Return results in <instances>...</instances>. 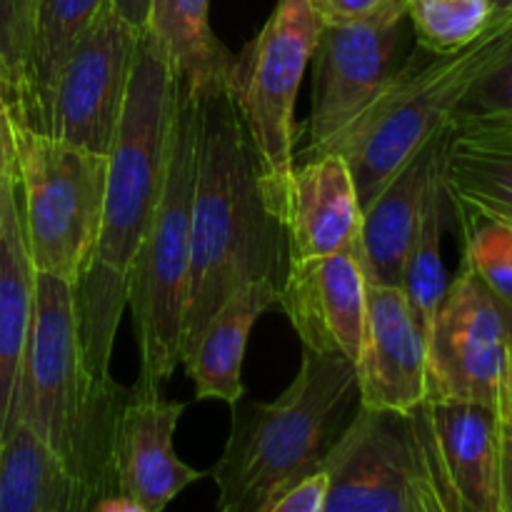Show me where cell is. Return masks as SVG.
I'll return each mask as SVG.
<instances>
[{
  "label": "cell",
  "instance_id": "f35d334b",
  "mask_svg": "<svg viewBox=\"0 0 512 512\" xmlns=\"http://www.w3.org/2000/svg\"><path fill=\"white\" fill-rule=\"evenodd\" d=\"M10 178H0V198H3V188H5V183H8Z\"/></svg>",
  "mask_w": 512,
  "mask_h": 512
},
{
  "label": "cell",
  "instance_id": "52a82bcc",
  "mask_svg": "<svg viewBox=\"0 0 512 512\" xmlns=\"http://www.w3.org/2000/svg\"><path fill=\"white\" fill-rule=\"evenodd\" d=\"M320 30L323 18L310 0H278L228 75V95L258 160L263 200L283 225L295 170V100Z\"/></svg>",
  "mask_w": 512,
  "mask_h": 512
},
{
  "label": "cell",
  "instance_id": "cb8c5ba5",
  "mask_svg": "<svg viewBox=\"0 0 512 512\" xmlns=\"http://www.w3.org/2000/svg\"><path fill=\"white\" fill-rule=\"evenodd\" d=\"M443 180L450 198L512 220V143H478L450 135Z\"/></svg>",
  "mask_w": 512,
  "mask_h": 512
},
{
  "label": "cell",
  "instance_id": "83f0119b",
  "mask_svg": "<svg viewBox=\"0 0 512 512\" xmlns=\"http://www.w3.org/2000/svg\"><path fill=\"white\" fill-rule=\"evenodd\" d=\"M415 43L443 55L473 43L495 20L493 0H405Z\"/></svg>",
  "mask_w": 512,
  "mask_h": 512
},
{
  "label": "cell",
  "instance_id": "8fae6325",
  "mask_svg": "<svg viewBox=\"0 0 512 512\" xmlns=\"http://www.w3.org/2000/svg\"><path fill=\"white\" fill-rule=\"evenodd\" d=\"M140 35L108 3L65 58L43 133L90 153H110L123 118Z\"/></svg>",
  "mask_w": 512,
  "mask_h": 512
},
{
  "label": "cell",
  "instance_id": "8992f818",
  "mask_svg": "<svg viewBox=\"0 0 512 512\" xmlns=\"http://www.w3.org/2000/svg\"><path fill=\"white\" fill-rule=\"evenodd\" d=\"M198 170V100L178 88L160 200L130 268L128 305L138 335L133 390L163 395L180 363L190 285V230Z\"/></svg>",
  "mask_w": 512,
  "mask_h": 512
},
{
  "label": "cell",
  "instance_id": "f1b7e54d",
  "mask_svg": "<svg viewBox=\"0 0 512 512\" xmlns=\"http://www.w3.org/2000/svg\"><path fill=\"white\" fill-rule=\"evenodd\" d=\"M33 10L35 0H0V85L18 123H25Z\"/></svg>",
  "mask_w": 512,
  "mask_h": 512
},
{
  "label": "cell",
  "instance_id": "ba28073f",
  "mask_svg": "<svg viewBox=\"0 0 512 512\" xmlns=\"http://www.w3.org/2000/svg\"><path fill=\"white\" fill-rule=\"evenodd\" d=\"M13 135L20 215L35 273L75 285L98 243L108 155L90 153L15 118Z\"/></svg>",
  "mask_w": 512,
  "mask_h": 512
},
{
  "label": "cell",
  "instance_id": "4dcf8cb0",
  "mask_svg": "<svg viewBox=\"0 0 512 512\" xmlns=\"http://www.w3.org/2000/svg\"><path fill=\"white\" fill-rule=\"evenodd\" d=\"M325 493H328V473L318 470L280 493L263 512H323Z\"/></svg>",
  "mask_w": 512,
  "mask_h": 512
},
{
  "label": "cell",
  "instance_id": "e575fe53",
  "mask_svg": "<svg viewBox=\"0 0 512 512\" xmlns=\"http://www.w3.org/2000/svg\"><path fill=\"white\" fill-rule=\"evenodd\" d=\"M0 178H15V135L10 113H0Z\"/></svg>",
  "mask_w": 512,
  "mask_h": 512
},
{
  "label": "cell",
  "instance_id": "3957f363",
  "mask_svg": "<svg viewBox=\"0 0 512 512\" xmlns=\"http://www.w3.org/2000/svg\"><path fill=\"white\" fill-rule=\"evenodd\" d=\"M125 393L118 383L98 388L85 370L73 283L35 273L33 315L8 420L28 425L68 463L90 508L118 493L113 433Z\"/></svg>",
  "mask_w": 512,
  "mask_h": 512
},
{
  "label": "cell",
  "instance_id": "6da1fadb",
  "mask_svg": "<svg viewBox=\"0 0 512 512\" xmlns=\"http://www.w3.org/2000/svg\"><path fill=\"white\" fill-rule=\"evenodd\" d=\"M178 83L163 48L143 33L135 53L123 118L108 153L103 220L88 268L75 288L80 348L90 380L113 385L110 355L128 305L130 268L160 200Z\"/></svg>",
  "mask_w": 512,
  "mask_h": 512
},
{
  "label": "cell",
  "instance_id": "d4e9b609",
  "mask_svg": "<svg viewBox=\"0 0 512 512\" xmlns=\"http://www.w3.org/2000/svg\"><path fill=\"white\" fill-rule=\"evenodd\" d=\"M443 160H440L433 178H430L423 215H420L418 230H415L413 245H410L408 260H405L403 283H400V288L408 295L410 305H413L415 315H418L420 325H423L425 335L433 328V320L438 315L440 303H443L445 290H448L443 250H440V243H443L445 200H448V190H445L443 180Z\"/></svg>",
  "mask_w": 512,
  "mask_h": 512
},
{
  "label": "cell",
  "instance_id": "30bf717a",
  "mask_svg": "<svg viewBox=\"0 0 512 512\" xmlns=\"http://www.w3.org/2000/svg\"><path fill=\"white\" fill-rule=\"evenodd\" d=\"M512 398V308L478 275L448 285L428 333V400L498 408Z\"/></svg>",
  "mask_w": 512,
  "mask_h": 512
},
{
  "label": "cell",
  "instance_id": "ab89813d",
  "mask_svg": "<svg viewBox=\"0 0 512 512\" xmlns=\"http://www.w3.org/2000/svg\"><path fill=\"white\" fill-rule=\"evenodd\" d=\"M310 3H313V0H310Z\"/></svg>",
  "mask_w": 512,
  "mask_h": 512
},
{
  "label": "cell",
  "instance_id": "8d00e7d4",
  "mask_svg": "<svg viewBox=\"0 0 512 512\" xmlns=\"http://www.w3.org/2000/svg\"><path fill=\"white\" fill-rule=\"evenodd\" d=\"M0 113H10V115H13V110H10V100H8V95H5L3 85H0Z\"/></svg>",
  "mask_w": 512,
  "mask_h": 512
},
{
  "label": "cell",
  "instance_id": "e0dca14e",
  "mask_svg": "<svg viewBox=\"0 0 512 512\" xmlns=\"http://www.w3.org/2000/svg\"><path fill=\"white\" fill-rule=\"evenodd\" d=\"M450 140V125L413 155L395 178L363 208L360 230V265L368 285L403 283L405 260L423 215L430 178L443 160Z\"/></svg>",
  "mask_w": 512,
  "mask_h": 512
},
{
  "label": "cell",
  "instance_id": "7402d4cb",
  "mask_svg": "<svg viewBox=\"0 0 512 512\" xmlns=\"http://www.w3.org/2000/svg\"><path fill=\"white\" fill-rule=\"evenodd\" d=\"M145 33L163 48L183 93L198 100L228 88L233 55L210 28V0H153Z\"/></svg>",
  "mask_w": 512,
  "mask_h": 512
},
{
  "label": "cell",
  "instance_id": "603a6c76",
  "mask_svg": "<svg viewBox=\"0 0 512 512\" xmlns=\"http://www.w3.org/2000/svg\"><path fill=\"white\" fill-rule=\"evenodd\" d=\"M105 8L108 0H35L25 125L45 130L60 68Z\"/></svg>",
  "mask_w": 512,
  "mask_h": 512
},
{
  "label": "cell",
  "instance_id": "4316f807",
  "mask_svg": "<svg viewBox=\"0 0 512 512\" xmlns=\"http://www.w3.org/2000/svg\"><path fill=\"white\" fill-rule=\"evenodd\" d=\"M448 200L463 225L465 268L512 308V220L450 195Z\"/></svg>",
  "mask_w": 512,
  "mask_h": 512
},
{
  "label": "cell",
  "instance_id": "7c38bea8",
  "mask_svg": "<svg viewBox=\"0 0 512 512\" xmlns=\"http://www.w3.org/2000/svg\"><path fill=\"white\" fill-rule=\"evenodd\" d=\"M355 373L360 408L408 415L428 403V335L400 285H368Z\"/></svg>",
  "mask_w": 512,
  "mask_h": 512
},
{
  "label": "cell",
  "instance_id": "836d02e7",
  "mask_svg": "<svg viewBox=\"0 0 512 512\" xmlns=\"http://www.w3.org/2000/svg\"><path fill=\"white\" fill-rule=\"evenodd\" d=\"M113 13L123 20L125 25L135 30V33H145L148 30V18L150 8H153V0H108Z\"/></svg>",
  "mask_w": 512,
  "mask_h": 512
},
{
  "label": "cell",
  "instance_id": "f546056e",
  "mask_svg": "<svg viewBox=\"0 0 512 512\" xmlns=\"http://www.w3.org/2000/svg\"><path fill=\"white\" fill-rule=\"evenodd\" d=\"M483 118H512V50L508 58L470 88L453 115V123Z\"/></svg>",
  "mask_w": 512,
  "mask_h": 512
},
{
  "label": "cell",
  "instance_id": "2e32d148",
  "mask_svg": "<svg viewBox=\"0 0 512 512\" xmlns=\"http://www.w3.org/2000/svg\"><path fill=\"white\" fill-rule=\"evenodd\" d=\"M363 205L343 155L323 153L295 165L285 213L290 260L360 253Z\"/></svg>",
  "mask_w": 512,
  "mask_h": 512
},
{
  "label": "cell",
  "instance_id": "5bb4252c",
  "mask_svg": "<svg viewBox=\"0 0 512 512\" xmlns=\"http://www.w3.org/2000/svg\"><path fill=\"white\" fill-rule=\"evenodd\" d=\"M185 403L130 388L118 410L113 433V478L118 495L150 512H163L205 473L178 458L173 435Z\"/></svg>",
  "mask_w": 512,
  "mask_h": 512
},
{
  "label": "cell",
  "instance_id": "4fadbf2b",
  "mask_svg": "<svg viewBox=\"0 0 512 512\" xmlns=\"http://www.w3.org/2000/svg\"><path fill=\"white\" fill-rule=\"evenodd\" d=\"M278 305L303 348L355 365L368 315V278L358 253L290 260Z\"/></svg>",
  "mask_w": 512,
  "mask_h": 512
},
{
  "label": "cell",
  "instance_id": "1f68e13d",
  "mask_svg": "<svg viewBox=\"0 0 512 512\" xmlns=\"http://www.w3.org/2000/svg\"><path fill=\"white\" fill-rule=\"evenodd\" d=\"M395 0H313L315 10L325 23H340V20H363L380 13Z\"/></svg>",
  "mask_w": 512,
  "mask_h": 512
},
{
  "label": "cell",
  "instance_id": "d590c367",
  "mask_svg": "<svg viewBox=\"0 0 512 512\" xmlns=\"http://www.w3.org/2000/svg\"><path fill=\"white\" fill-rule=\"evenodd\" d=\"M90 512H150L145 510L143 505L135 503V500L125 498V495H105V498H100L98 503L90 508Z\"/></svg>",
  "mask_w": 512,
  "mask_h": 512
},
{
  "label": "cell",
  "instance_id": "ffe728a7",
  "mask_svg": "<svg viewBox=\"0 0 512 512\" xmlns=\"http://www.w3.org/2000/svg\"><path fill=\"white\" fill-rule=\"evenodd\" d=\"M0 512H90L68 463L18 420L0 430Z\"/></svg>",
  "mask_w": 512,
  "mask_h": 512
},
{
  "label": "cell",
  "instance_id": "7a4b0ae2",
  "mask_svg": "<svg viewBox=\"0 0 512 512\" xmlns=\"http://www.w3.org/2000/svg\"><path fill=\"white\" fill-rule=\"evenodd\" d=\"M288 235L263 200L258 160L228 88L198 98V170L180 363L225 298L253 280L283 283Z\"/></svg>",
  "mask_w": 512,
  "mask_h": 512
},
{
  "label": "cell",
  "instance_id": "9c48e42d",
  "mask_svg": "<svg viewBox=\"0 0 512 512\" xmlns=\"http://www.w3.org/2000/svg\"><path fill=\"white\" fill-rule=\"evenodd\" d=\"M415 33L405 0L363 20L325 23L313 50V105L300 160L350 128L395 83L413 58Z\"/></svg>",
  "mask_w": 512,
  "mask_h": 512
},
{
  "label": "cell",
  "instance_id": "d6a6232c",
  "mask_svg": "<svg viewBox=\"0 0 512 512\" xmlns=\"http://www.w3.org/2000/svg\"><path fill=\"white\" fill-rule=\"evenodd\" d=\"M500 415V493L503 512H512V398L498 405Z\"/></svg>",
  "mask_w": 512,
  "mask_h": 512
},
{
  "label": "cell",
  "instance_id": "d6986e66",
  "mask_svg": "<svg viewBox=\"0 0 512 512\" xmlns=\"http://www.w3.org/2000/svg\"><path fill=\"white\" fill-rule=\"evenodd\" d=\"M280 283L263 278L243 285L210 315L183 365L198 400H220L233 408L245 398L243 360L250 330L268 308L278 305Z\"/></svg>",
  "mask_w": 512,
  "mask_h": 512
},
{
  "label": "cell",
  "instance_id": "9a60e30c",
  "mask_svg": "<svg viewBox=\"0 0 512 512\" xmlns=\"http://www.w3.org/2000/svg\"><path fill=\"white\" fill-rule=\"evenodd\" d=\"M323 512L405 510V415L360 408L325 458Z\"/></svg>",
  "mask_w": 512,
  "mask_h": 512
},
{
  "label": "cell",
  "instance_id": "484cf974",
  "mask_svg": "<svg viewBox=\"0 0 512 512\" xmlns=\"http://www.w3.org/2000/svg\"><path fill=\"white\" fill-rule=\"evenodd\" d=\"M405 510L463 512L430 425L428 403L405 415Z\"/></svg>",
  "mask_w": 512,
  "mask_h": 512
},
{
  "label": "cell",
  "instance_id": "277c9868",
  "mask_svg": "<svg viewBox=\"0 0 512 512\" xmlns=\"http://www.w3.org/2000/svg\"><path fill=\"white\" fill-rule=\"evenodd\" d=\"M360 410L355 365L303 348L293 383L270 403L240 400L213 468L220 512H263L288 488L323 470Z\"/></svg>",
  "mask_w": 512,
  "mask_h": 512
},
{
  "label": "cell",
  "instance_id": "44dd1931",
  "mask_svg": "<svg viewBox=\"0 0 512 512\" xmlns=\"http://www.w3.org/2000/svg\"><path fill=\"white\" fill-rule=\"evenodd\" d=\"M35 268L25 243L18 180L10 178L0 198V430L13 403L20 358L33 315Z\"/></svg>",
  "mask_w": 512,
  "mask_h": 512
},
{
  "label": "cell",
  "instance_id": "5b68a950",
  "mask_svg": "<svg viewBox=\"0 0 512 512\" xmlns=\"http://www.w3.org/2000/svg\"><path fill=\"white\" fill-rule=\"evenodd\" d=\"M510 50L512 13L495 15L473 43L453 53H428V60H423L415 43L403 73L370 105L368 113L308 158L343 155L365 208L418 150L453 123L455 110L470 88L498 68Z\"/></svg>",
  "mask_w": 512,
  "mask_h": 512
},
{
  "label": "cell",
  "instance_id": "ac0fdd59",
  "mask_svg": "<svg viewBox=\"0 0 512 512\" xmlns=\"http://www.w3.org/2000/svg\"><path fill=\"white\" fill-rule=\"evenodd\" d=\"M428 415L460 510L503 512L498 408L465 400H428Z\"/></svg>",
  "mask_w": 512,
  "mask_h": 512
},
{
  "label": "cell",
  "instance_id": "74e56055",
  "mask_svg": "<svg viewBox=\"0 0 512 512\" xmlns=\"http://www.w3.org/2000/svg\"><path fill=\"white\" fill-rule=\"evenodd\" d=\"M498 13H512V0H493Z\"/></svg>",
  "mask_w": 512,
  "mask_h": 512
}]
</instances>
